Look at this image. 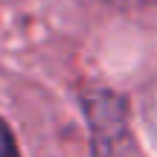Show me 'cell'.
<instances>
[{
    "mask_svg": "<svg viewBox=\"0 0 157 157\" xmlns=\"http://www.w3.org/2000/svg\"><path fill=\"white\" fill-rule=\"evenodd\" d=\"M111 6H119V9H143V6H151L154 0H105Z\"/></svg>",
    "mask_w": 157,
    "mask_h": 157,
    "instance_id": "cell-3",
    "label": "cell"
},
{
    "mask_svg": "<svg viewBox=\"0 0 157 157\" xmlns=\"http://www.w3.org/2000/svg\"><path fill=\"white\" fill-rule=\"evenodd\" d=\"M0 157H21V151H17V143L15 137H12L9 125L0 119Z\"/></svg>",
    "mask_w": 157,
    "mask_h": 157,
    "instance_id": "cell-2",
    "label": "cell"
},
{
    "mask_svg": "<svg viewBox=\"0 0 157 157\" xmlns=\"http://www.w3.org/2000/svg\"><path fill=\"white\" fill-rule=\"evenodd\" d=\"M96 157H113L128 143V102L111 90H99L84 99Z\"/></svg>",
    "mask_w": 157,
    "mask_h": 157,
    "instance_id": "cell-1",
    "label": "cell"
}]
</instances>
